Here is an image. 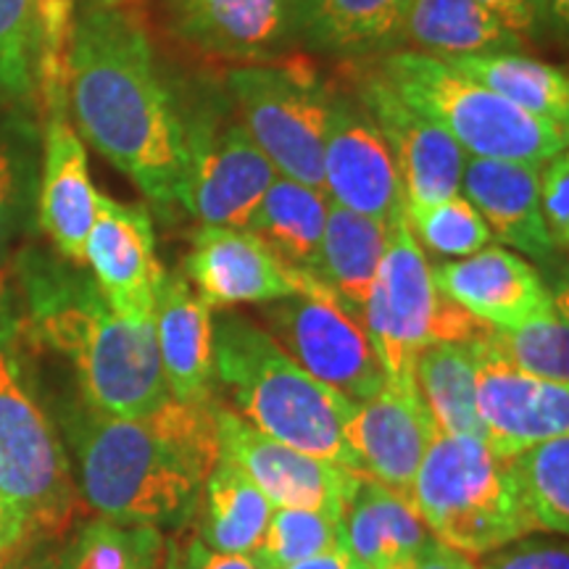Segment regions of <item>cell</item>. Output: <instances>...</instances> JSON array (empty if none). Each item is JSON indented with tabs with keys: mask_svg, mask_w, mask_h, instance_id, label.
I'll return each mask as SVG.
<instances>
[{
	"mask_svg": "<svg viewBox=\"0 0 569 569\" xmlns=\"http://www.w3.org/2000/svg\"><path fill=\"white\" fill-rule=\"evenodd\" d=\"M67 111L82 142L153 203H174L184 124L156 69L151 40L127 6L84 0L77 9L67 56Z\"/></svg>",
	"mask_w": 569,
	"mask_h": 569,
	"instance_id": "cell-1",
	"label": "cell"
},
{
	"mask_svg": "<svg viewBox=\"0 0 569 569\" xmlns=\"http://www.w3.org/2000/svg\"><path fill=\"white\" fill-rule=\"evenodd\" d=\"M80 496L113 522L159 525L188 515L217 461V401L167 398L146 417H117L80 401L67 415Z\"/></svg>",
	"mask_w": 569,
	"mask_h": 569,
	"instance_id": "cell-2",
	"label": "cell"
},
{
	"mask_svg": "<svg viewBox=\"0 0 569 569\" xmlns=\"http://www.w3.org/2000/svg\"><path fill=\"white\" fill-rule=\"evenodd\" d=\"M213 382L227 409L259 432L359 472L343 440L356 403L298 367L264 327L238 315L213 322Z\"/></svg>",
	"mask_w": 569,
	"mask_h": 569,
	"instance_id": "cell-3",
	"label": "cell"
},
{
	"mask_svg": "<svg viewBox=\"0 0 569 569\" xmlns=\"http://www.w3.org/2000/svg\"><path fill=\"white\" fill-rule=\"evenodd\" d=\"M377 74L403 103L451 134L469 159L540 167L567 151L569 127L532 117L436 56L396 51Z\"/></svg>",
	"mask_w": 569,
	"mask_h": 569,
	"instance_id": "cell-4",
	"label": "cell"
},
{
	"mask_svg": "<svg viewBox=\"0 0 569 569\" xmlns=\"http://www.w3.org/2000/svg\"><path fill=\"white\" fill-rule=\"evenodd\" d=\"M411 503L432 538L472 559L536 532L507 459H498L480 438L436 432L419 465Z\"/></svg>",
	"mask_w": 569,
	"mask_h": 569,
	"instance_id": "cell-5",
	"label": "cell"
},
{
	"mask_svg": "<svg viewBox=\"0 0 569 569\" xmlns=\"http://www.w3.org/2000/svg\"><path fill=\"white\" fill-rule=\"evenodd\" d=\"M40 332L67 353L80 375L82 401L117 417H146L169 396L153 319L119 317L98 290L53 301L40 311Z\"/></svg>",
	"mask_w": 569,
	"mask_h": 569,
	"instance_id": "cell-6",
	"label": "cell"
},
{
	"mask_svg": "<svg viewBox=\"0 0 569 569\" xmlns=\"http://www.w3.org/2000/svg\"><path fill=\"white\" fill-rule=\"evenodd\" d=\"M0 498L24 525L27 546L61 538L84 503L51 419L6 351H0Z\"/></svg>",
	"mask_w": 569,
	"mask_h": 569,
	"instance_id": "cell-7",
	"label": "cell"
},
{
	"mask_svg": "<svg viewBox=\"0 0 569 569\" xmlns=\"http://www.w3.org/2000/svg\"><path fill=\"white\" fill-rule=\"evenodd\" d=\"M227 90L274 172L325 193V138L336 92L298 63H243L227 71Z\"/></svg>",
	"mask_w": 569,
	"mask_h": 569,
	"instance_id": "cell-8",
	"label": "cell"
},
{
	"mask_svg": "<svg viewBox=\"0 0 569 569\" xmlns=\"http://www.w3.org/2000/svg\"><path fill=\"white\" fill-rule=\"evenodd\" d=\"M269 336L315 380L346 401L365 403L386 386L365 315L332 293L317 274L298 293L267 303Z\"/></svg>",
	"mask_w": 569,
	"mask_h": 569,
	"instance_id": "cell-9",
	"label": "cell"
},
{
	"mask_svg": "<svg viewBox=\"0 0 569 569\" xmlns=\"http://www.w3.org/2000/svg\"><path fill=\"white\" fill-rule=\"evenodd\" d=\"M440 306L443 293L436 288L425 248L411 234L403 213L390 224L386 253L361 309L390 386H417V356L438 340Z\"/></svg>",
	"mask_w": 569,
	"mask_h": 569,
	"instance_id": "cell-10",
	"label": "cell"
},
{
	"mask_svg": "<svg viewBox=\"0 0 569 569\" xmlns=\"http://www.w3.org/2000/svg\"><path fill=\"white\" fill-rule=\"evenodd\" d=\"M274 167L243 122L198 117L184 124V159L174 201L203 227H246L269 184Z\"/></svg>",
	"mask_w": 569,
	"mask_h": 569,
	"instance_id": "cell-11",
	"label": "cell"
},
{
	"mask_svg": "<svg viewBox=\"0 0 569 569\" xmlns=\"http://www.w3.org/2000/svg\"><path fill=\"white\" fill-rule=\"evenodd\" d=\"M478 377L482 440L498 459H511L569 432V386L517 369L490 340V325L469 340Z\"/></svg>",
	"mask_w": 569,
	"mask_h": 569,
	"instance_id": "cell-12",
	"label": "cell"
},
{
	"mask_svg": "<svg viewBox=\"0 0 569 569\" xmlns=\"http://www.w3.org/2000/svg\"><path fill=\"white\" fill-rule=\"evenodd\" d=\"M217 425L222 457L243 469L274 509H315L343 519L359 472L264 436L222 403Z\"/></svg>",
	"mask_w": 569,
	"mask_h": 569,
	"instance_id": "cell-13",
	"label": "cell"
},
{
	"mask_svg": "<svg viewBox=\"0 0 569 569\" xmlns=\"http://www.w3.org/2000/svg\"><path fill=\"white\" fill-rule=\"evenodd\" d=\"M167 30L198 53L259 63L301 42V0H159Z\"/></svg>",
	"mask_w": 569,
	"mask_h": 569,
	"instance_id": "cell-14",
	"label": "cell"
},
{
	"mask_svg": "<svg viewBox=\"0 0 569 569\" xmlns=\"http://www.w3.org/2000/svg\"><path fill=\"white\" fill-rule=\"evenodd\" d=\"M325 196L365 217L393 224L407 213V198L380 127L365 106L336 96L325 138Z\"/></svg>",
	"mask_w": 569,
	"mask_h": 569,
	"instance_id": "cell-15",
	"label": "cell"
},
{
	"mask_svg": "<svg viewBox=\"0 0 569 569\" xmlns=\"http://www.w3.org/2000/svg\"><path fill=\"white\" fill-rule=\"evenodd\" d=\"M84 264L96 274V290L119 317L153 319L163 269L156 259L153 219L146 206L98 196Z\"/></svg>",
	"mask_w": 569,
	"mask_h": 569,
	"instance_id": "cell-16",
	"label": "cell"
},
{
	"mask_svg": "<svg viewBox=\"0 0 569 569\" xmlns=\"http://www.w3.org/2000/svg\"><path fill=\"white\" fill-rule=\"evenodd\" d=\"M184 269L211 309L274 303L298 293L309 277L303 269L284 264L246 227H201Z\"/></svg>",
	"mask_w": 569,
	"mask_h": 569,
	"instance_id": "cell-17",
	"label": "cell"
},
{
	"mask_svg": "<svg viewBox=\"0 0 569 569\" xmlns=\"http://www.w3.org/2000/svg\"><path fill=\"white\" fill-rule=\"evenodd\" d=\"M359 103L393 153L407 203H436L461 193L469 156L451 134L403 103L377 71L359 80Z\"/></svg>",
	"mask_w": 569,
	"mask_h": 569,
	"instance_id": "cell-18",
	"label": "cell"
},
{
	"mask_svg": "<svg viewBox=\"0 0 569 569\" xmlns=\"http://www.w3.org/2000/svg\"><path fill=\"white\" fill-rule=\"evenodd\" d=\"M436 438L419 390L386 382L377 396L356 403L343 425V440L356 467L369 480L411 498L419 465Z\"/></svg>",
	"mask_w": 569,
	"mask_h": 569,
	"instance_id": "cell-19",
	"label": "cell"
},
{
	"mask_svg": "<svg viewBox=\"0 0 569 569\" xmlns=\"http://www.w3.org/2000/svg\"><path fill=\"white\" fill-rule=\"evenodd\" d=\"M436 288L467 315L496 330H509L538 317L557 301L522 256L501 246H486L467 259L432 269Z\"/></svg>",
	"mask_w": 569,
	"mask_h": 569,
	"instance_id": "cell-20",
	"label": "cell"
},
{
	"mask_svg": "<svg viewBox=\"0 0 569 569\" xmlns=\"http://www.w3.org/2000/svg\"><path fill=\"white\" fill-rule=\"evenodd\" d=\"M98 190L90 180L88 148L67 111L48 113L46 156L40 180V227L69 261L84 264V240L98 213Z\"/></svg>",
	"mask_w": 569,
	"mask_h": 569,
	"instance_id": "cell-21",
	"label": "cell"
},
{
	"mask_svg": "<svg viewBox=\"0 0 569 569\" xmlns=\"http://www.w3.org/2000/svg\"><path fill=\"white\" fill-rule=\"evenodd\" d=\"M461 190L501 243L538 261L557 253L540 211V167L536 163L467 159Z\"/></svg>",
	"mask_w": 569,
	"mask_h": 569,
	"instance_id": "cell-22",
	"label": "cell"
},
{
	"mask_svg": "<svg viewBox=\"0 0 569 569\" xmlns=\"http://www.w3.org/2000/svg\"><path fill=\"white\" fill-rule=\"evenodd\" d=\"M163 382L177 401H206L213 386L211 306L182 277H167L153 309Z\"/></svg>",
	"mask_w": 569,
	"mask_h": 569,
	"instance_id": "cell-23",
	"label": "cell"
},
{
	"mask_svg": "<svg viewBox=\"0 0 569 569\" xmlns=\"http://www.w3.org/2000/svg\"><path fill=\"white\" fill-rule=\"evenodd\" d=\"M340 525L343 549L359 569L401 567L436 540L411 498L369 480L367 475L356 480Z\"/></svg>",
	"mask_w": 569,
	"mask_h": 569,
	"instance_id": "cell-24",
	"label": "cell"
},
{
	"mask_svg": "<svg viewBox=\"0 0 569 569\" xmlns=\"http://www.w3.org/2000/svg\"><path fill=\"white\" fill-rule=\"evenodd\" d=\"M398 42H409V51L451 61L472 53L515 51L522 38L478 0H411Z\"/></svg>",
	"mask_w": 569,
	"mask_h": 569,
	"instance_id": "cell-25",
	"label": "cell"
},
{
	"mask_svg": "<svg viewBox=\"0 0 569 569\" xmlns=\"http://www.w3.org/2000/svg\"><path fill=\"white\" fill-rule=\"evenodd\" d=\"M327 211L330 198L322 190L277 174L267 196L253 209L246 230L272 248L284 264L315 274Z\"/></svg>",
	"mask_w": 569,
	"mask_h": 569,
	"instance_id": "cell-26",
	"label": "cell"
},
{
	"mask_svg": "<svg viewBox=\"0 0 569 569\" xmlns=\"http://www.w3.org/2000/svg\"><path fill=\"white\" fill-rule=\"evenodd\" d=\"M411 0H301V42L336 56H365L398 42Z\"/></svg>",
	"mask_w": 569,
	"mask_h": 569,
	"instance_id": "cell-27",
	"label": "cell"
},
{
	"mask_svg": "<svg viewBox=\"0 0 569 569\" xmlns=\"http://www.w3.org/2000/svg\"><path fill=\"white\" fill-rule=\"evenodd\" d=\"M390 224L330 203L315 274L353 309H365L377 267L388 246Z\"/></svg>",
	"mask_w": 569,
	"mask_h": 569,
	"instance_id": "cell-28",
	"label": "cell"
},
{
	"mask_svg": "<svg viewBox=\"0 0 569 569\" xmlns=\"http://www.w3.org/2000/svg\"><path fill=\"white\" fill-rule=\"evenodd\" d=\"M272 511L269 498L243 469L222 457L203 482L201 543L217 553L253 557L264 540Z\"/></svg>",
	"mask_w": 569,
	"mask_h": 569,
	"instance_id": "cell-29",
	"label": "cell"
},
{
	"mask_svg": "<svg viewBox=\"0 0 569 569\" xmlns=\"http://www.w3.org/2000/svg\"><path fill=\"white\" fill-rule=\"evenodd\" d=\"M446 63L532 117L569 124V77L565 69L515 51L472 53Z\"/></svg>",
	"mask_w": 569,
	"mask_h": 569,
	"instance_id": "cell-30",
	"label": "cell"
},
{
	"mask_svg": "<svg viewBox=\"0 0 569 569\" xmlns=\"http://www.w3.org/2000/svg\"><path fill=\"white\" fill-rule=\"evenodd\" d=\"M415 380L436 432L482 440L472 343H430L417 356Z\"/></svg>",
	"mask_w": 569,
	"mask_h": 569,
	"instance_id": "cell-31",
	"label": "cell"
},
{
	"mask_svg": "<svg viewBox=\"0 0 569 569\" xmlns=\"http://www.w3.org/2000/svg\"><path fill=\"white\" fill-rule=\"evenodd\" d=\"M519 501L536 530H569V436H559L507 459Z\"/></svg>",
	"mask_w": 569,
	"mask_h": 569,
	"instance_id": "cell-32",
	"label": "cell"
},
{
	"mask_svg": "<svg viewBox=\"0 0 569 569\" xmlns=\"http://www.w3.org/2000/svg\"><path fill=\"white\" fill-rule=\"evenodd\" d=\"M490 340L522 372L569 386V327L565 303L553 301L538 317L509 330L490 327Z\"/></svg>",
	"mask_w": 569,
	"mask_h": 569,
	"instance_id": "cell-33",
	"label": "cell"
},
{
	"mask_svg": "<svg viewBox=\"0 0 569 569\" xmlns=\"http://www.w3.org/2000/svg\"><path fill=\"white\" fill-rule=\"evenodd\" d=\"M161 538L153 525H124L96 519L74 538L63 569H156Z\"/></svg>",
	"mask_w": 569,
	"mask_h": 569,
	"instance_id": "cell-34",
	"label": "cell"
},
{
	"mask_svg": "<svg viewBox=\"0 0 569 569\" xmlns=\"http://www.w3.org/2000/svg\"><path fill=\"white\" fill-rule=\"evenodd\" d=\"M336 549H343L340 517L315 509H274L251 559L261 569H288Z\"/></svg>",
	"mask_w": 569,
	"mask_h": 569,
	"instance_id": "cell-35",
	"label": "cell"
},
{
	"mask_svg": "<svg viewBox=\"0 0 569 569\" xmlns=\"http://www.w3.org/2000/svg\"><path fill=\"white\" fill-rule=\"evenodd\" d=\"M407 222L419 246L448 259H467L493 238L480 211L461 193L436 203H407Z\"/></svg>",
	"mask_w": 569,
	"mask_h": 569,
	"instance_id": "cell-36",
	"label": "cell"
},
{
	"mask_svg": "<svg viewBox=\"0 0 569 569\" xmlns=\"http://www.w3.org/2000/svg\"><path fill=\"white\" fill-rule=\"evenodd\" d=\"M80 0H34L38 13V88L48 113L67 111V56Z\"/></svg>",
	"mask_w": 569,
	"mask_h": 569,
	"instance_id": "cell-37",
	"label": "cell"
},
{
	"mask_svg": "<svg viewBox=\"0 0 569 569\" xmlns=\"http://www.w3.org/2000/svg\"><path fill=\"white\" fill-rule=\"evenodd\" d=\"M38 88L34 0H0V90L30 96Z\"/></svg>",
	"mask_w": 569,
	"mask_h": 569,
	"instance_id": "cell-38",
	"label": "cell"
},
{
	"mask_svg": "<svg viewBox=\"0 0 569 569\" xmlns=\"http://www.w3.org/2000/svg\"><path fill=\"white\" fill-rule=\"evenodd\" d=\"M30 193V161L19 142L0 134V277Z\"/></svg>",
	"mask_w": 569,
	"mask_h": 569,
	"instance_id": "cell-39",
	"label": "cell"
},
{
	"mask_svg": "<svg viewBox=\"0 0 569 569\" xmlns=\"http://www.w3.org/2000/svg\"><path fill=\"white\" fill-rule=\"evenodd\" d=\"M540 211L557 246L565 251L569 243V156L561 151L540 163Z\"/></svg>",
	"mask_w": 569,
	"mask_h": 569,
	"instance_id": "cell-40",
	"label": "cell"
},
{
	"mask_svg": "<svg viewBox=\"0 0 569 569\" xmlns=\"http://www.w3.org/2000/svg\"><path fill=\"white\" fill-rule=\"evenodd\" d=\"M478 569H569V551L559 540H515L486 553Z\"/></svg>",
	"mask_w": 569,
	"mask_h": 569,
	"instance_id": "cell-41",
	"label": "cell"
},
{
	"mask_svg": "<svg viewBox=\"0 0 569 569\" xmlns=\"http://www.w3.org/2000/svg\"><path fill=\"white\" fill-rule=\"evenodd\" d=\"M478 3L519 38L536 27L543 9V0H478Z\"/></svg>",
	"mask_w": 569,
	"mask_h": 569,
	"instance_id": "cell-42",
	"label": "cell"
},
{
	"mask_svg": "<svg viewBox=\"0 0 569 569\" xmlns=\"http://www.w3.org/2000/svg\"><path fill=\"white\" fill-rule=\"evenodd\" d=\"M407 569H478L472 557L461 553L451 546L432 540L430 546H425L415 559L409 561Z\"/></svg>",
	"mask_w": 569,
	"mask_h": 569,
	"instance_id": "cell-43",
	"label": "cell"
},
{
	"mask_svg": "<svg viewBox=\"0 0 569 569\" xmlns=\"http://www.w3.org/2000/svg\"><path fill=\"white\" fill-rule=\"evenodd\" d=\"M24 546H27L24 525H21L17 511L0 498V569H6V565H9V561L24 549Z\"/></svg>",
	"mask_w": 569,
	"mask_h": 569,
	"instance_id": "cell-44",
	"label": "cell"
},
{
	"mask_svg": "<svg viewBox=\"0 0 569 569\" xmlns=\"http://www.w3.org/2000/svg\"><path fill=\"white\" fill-rule=\"evenodd\" d=\"M188 569H261L251 557H232V553H217L196 543L188 553Z\"/></svg>",
	"mask_w": 569,
	"mask_h": 569,
	"instance_id": "cell-45",
	"label": "cell"
},
{
	"mask_svg": "<svg viewBox=\"0 0 569 569\" xmlns=\"http://www.w3.org/2000/svg\"><path fill=\"white\" fill-rule=\"evenodd\" d=\"M288 569H359V567L353 565V559L348 557L346 549H336L330 553H322V557L298 561V565Z\"/></svg>",
	"mask_w": 569,
	"mask_h": 569,
	"instance_id": "cell-46",
	"label": "cell"
},
{
	"mask_svg": "<svg viewBox=\"0 0 569 569\" xmlns=\"http://www.w3.org/2000/svg\"><path fill=\"white\" fill-rule=\"evenodd\" d=\"M6 569H61V559L53 553H38V557H21L9 561Z\"/></svg>",
	"mask_w": 569,
	"mask_h": 569,
	"instance_id": "cell-47",
	"label": "cell"
},
{
	"mask_svg": "<svg viewBox=\"0 0 569 569\" xmlns=\"http://www.w3.org/2000/svg\"><path fill=\"white\" fill-rule=\"evenodd\" d=\"M543 9H549L553 24L567 30V21H569V0H543Z\"/></svg>",
	"mask_w": 569,
	"mask_h": 569,
	"instance_id": "cell-48",
	"label": "cell"
},
{
	"mask_svg": "<svg viewBox=\"0 0 569 569\" xmlns=\"http://www.w3.org/2000/svg\"><path fill=\"white\" fill-rule=\"evenodd\" d=\"M96 3H101V6H127L130 0H96Z\"/></svg>",
	"mask_w": 569,
	"mask_h": 569,
	"instance_id": "cell-49",
	"label": "cell"
},
{
	"mask_svg": "<svg viewBox=\"0 0 569 569\" xmlns=\"http://www.w3.org/2000/svg\"><path fill=\"white\" fill-rule=\"evenodd\" d=\"M61 569H63V567H61Z\"/></svg>",
	"mask_w": 569,
	"mask_h": 569,
	"instance_id": "cell-50",
	"label": "cell"
}]
</instances>
